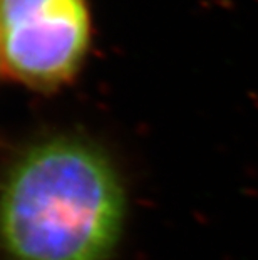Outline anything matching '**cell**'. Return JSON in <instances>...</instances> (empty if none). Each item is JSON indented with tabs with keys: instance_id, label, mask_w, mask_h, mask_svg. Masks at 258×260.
<instances>
[{
	"instance_id": "obj_3",
	"label": "cell",
	"mask_w": 258,
	"mask_h": 260,
	"mask_svg": "<svg viewBox=\"0 0 258 260\" xmlns=\"http://www.w3.org/2000/svg\"><path fill=\"white\" fill-rule=\"evenodd\" d=\"M0 74H2V66H0Z\"/></svg>"
},
{
	"instance_id": "obj_1",
	"label": "cell",
	"mask_w": 258,
	"mask_h": 260,
	"mask_svg": "<svg viewBox=\"0 0 258 260\" xmlns=\"http://www.w3.org/2000/svg\"><path fill=\"white\" fill-rule=\"evenodd\" d=\"M129 195L116 159L79 133H50L0 176L2 260H111L126 232Z\"/></svg>"
},
{
	"instance_id": "obj_2",
	"label": "cell",
	"mask_w": 258,
	"mask_h": 260,
	"mask_svg": "<svg viewBox=\"0 0 258 260\" xmlns=\"http://www.w3.org/2000/svg\"><path fill=\"white\" fill-rule=\"evenodd\" d=\"M92 40L86 0H0L2 74L37 93L74 83Z\"/></svg>"
}]
</instances>
